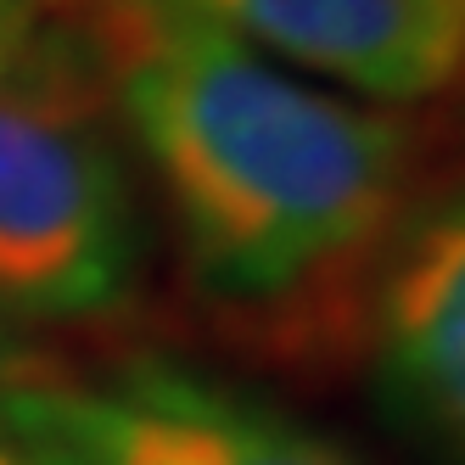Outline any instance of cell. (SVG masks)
Returning a JSON list of instances; mask_svg holds the SVG:
<instances>
[{"label":"cell","mask_w":465,"mask_h":465,"mask_svg":"<svg viewBox=\"0 0 465 465\" xmlns=\"http://www.w3.org/2000/svg\"><path fill=\"white\" fill-rule=\"evenodd\" d=\"M74 28L219 303L292 309L381 258L404 208L387 113L309 90L185 0H74Z\"/></svg>","instance_id":"6da1fadb"},{"label":"cell","mask_w":465,"mask_h":465,"mask_svg":"<svg viewBox=\"0 0 465 465\" xmlns=\"http://www.w3.org/2000/svg\"><path fill=\"white\" fill-rule=\"evenodd\" d=\"M141 230L107 95L74 17L0 74V309L107 314L135 281Z\"/></svg>","instance_id":"7a4b0ae2"},{"label":"cell","mask_w":465,"mask_h":465,"mask_svg":"<svg viewBox=\"0 0 465 465\" xmlns=\"http://www.w3.org/2000/svg\"><path fill=\"white\" fill-rule=\"evenodd\" d=\"M0 431L23 465H359L281 410L163 359L102 381H17L0 392Z\"/></svg>","instance_id":"3957f363"},{"label":"cell","mask_w":465,"mask_h":465,"mask_svg":"<svg viewBox=\"0 0 465 465\" xmlns=\"http://www.w3.org/2000/svg\"><path fill=\"white\" fill-rule=\"evenodd\" d=\"M371 359L398 426L465 465V191L387 236Z\"/></svg>","instance_id":"277c9868"},{"label":"cell","mask_w":465,"mask_h":465,"mask_svg":"<svg viewBox=\"0 0 465 465\" xmlns=\"http://www.w3.org/2000/svg\"><path fill=\"white\" fill-rule=\"evenodd\" d=\"M270 62L376 102H420L465 74V0H185Z\"/></svg>","instance_id":"5b68a950"},{"label":"cell","mask_w":465,"mask_h":465,"mask_svg":"<svg viewBox=\"0 0 465 465\" xmlns=\"http://www.w3.org/2000/svg\"><path fill=\"white\" fill-rule=\"evenodd\" d=\"M68 17H74V0H0V74H12Z\"/></svg>","instance_id":"8992f818"},{"label":"cell","mask_w":465,"mask_h":465,"mask_svg":"<svg viewBox=\"0 0 465 465\" xmlns=\"http://www.w3.org/2000/svg\"><path fill=\"white\" fill-rule=\"evenodd\" d=\"M0 465H23V460H12V454H6V449H0Z\"/></svg>","instance_id":"52a82bcc"}]
</instances>
